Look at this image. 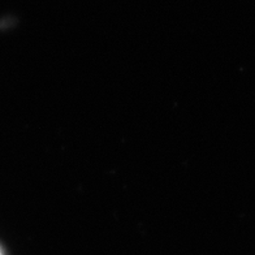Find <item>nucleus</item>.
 <instances>
[{
  "mask_svg": "<svg viewBox=\"0 0 255 255\" xmlns=\"http://www.w3.org/2000/svg\"><path fill=\"white\" fill-rule=\"evenodd\" d=\"M0 255H1V252H0Z\"/></svg>",
  "mask_w": 255,
  "mask_h": 255,
  "instance_id": "f257e3e1",
  "label": "nucleus"
}]
</instances>
